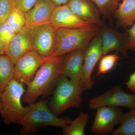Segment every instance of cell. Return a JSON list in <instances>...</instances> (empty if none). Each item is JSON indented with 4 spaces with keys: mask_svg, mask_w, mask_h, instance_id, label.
Instances as JSON below:
<instances>
[{
    "mask_svg": "<svg viewBox=\"0 0 135 135\" xmlns=\"http://www.w3.org/2000/svg\"><path fill=\"white\" fill-rule=\"evenodd\" d=\"M15 64L5 54L0 55V93L13 79Z\"/></svg>",
    "mask_w": 135,
    "mask_h": 135,
    "instance_id": "cell-18",
    "label": "cell"
},
{
    "mask_svg": "<svg viewBox=\"0 0 135 135\" xmlns=\"http://www.w3.org/2000/svg\"><path fill=\"white\" fill-rule=\"evenodd\" d=\"M114 16L118 27L131 26L135 23V0H122Z\"/></svg>",
    "mask_w": 135,
    "mask_h": 135,
    "instance_id": "cell-17",
    "label": "cell"
},
{
    "mask_svg": "<svg viewBox=\"0 0 135 135\" xmlns=\"http://www.w3.org/2000/svg\"><path fill=\"white\" fill-rule=\"evenodd\" d=\"M2 104L1 100V98H0V112L2 110Z\"/></svg>",
    "mask_w": 135,
    "mask_h": 135,
    "instance_id": "cell-31",
    "label": "cell"
},
{
    "mask_svg": "<svg viewBox=\"0 0 135 135\" xmlns=\"http://www.w3.org/2000/svg\"><path fill=\"white\" fill-rule=\"evenodd\" d=\"M88 114L81 112L75 119L69 124L64 126L62 129L64 135H84L85 128L89 120Z\"/></svg>",
    "mask_w": 135,
    "mask_h": 135,
    "instance_id": "cell-19",
    "label": "cell"
},
{
    "mask_svg": "<svg viewBox=\"0 0 135 135\" xmlns=\"http://www.w3.org/2000/svg\"><path fill=\"white\" fill-rule=\"evenodd\" d=\"M50 23L56 29L91 28L97 26L81 19L71 10L67 4L56 6Z\"/></svg>",
    "mask_w": 135,
    "mask_h": 135,
    "instance_id": "cell-11",
    "label": "cell"
},
{
    "mask_svg": "<svg viewBox=\"0 0 135 135\" xmlns=\"http://www.w3.org/2000/svg\"><path fill=\"white\" fill-rule=\"evenodd\" d=\"M103 56L112 51L121 53L123 56L127 55L128 34L127 31L120 32L115 29L104 26L101 32Z\"/></svg>",
    "mask_w": 135,
    "mask_h": 135,
    "instance_id": "cell-12",
    "label": "cell"
},
{
    "mask_svg": "<svg viewBox=\"0 0 135 135\" xmlns=\"http://www.w3.org/2000/svg\"><path fill=\"white\" fill-rule=\"evenodd\" d=\"M6 23L12 27L16 33L19 32L26 25L24 13L14 6Z\"/></svg>",
    "mask_w": 135,
    "mask_h": 135,
    "instance_id": "cell-21",
    "label": "cell"
},
{
    "mask_svg": "<svg viewBox=\"0 0 135 135\" xmlns=\"http://www.w3.org/2000/svg\"><path fill=\"white\" fill-rule=\"evenodd\" d=\"M14 6L13 0H0V26L7 22Z\"/></svg>",
    "mask_w": 135,
    "mask_h": 135,
    "instance_id": "cell-25",
    "label": "cell"
},
{
    "mask_svg": "<svg viewBox=\"0 0 135 135\" xmlns=\"http://www.w3.org/2000/svg\"><path fill=\"white\" fill-rule=\"evenodd\" d=\"M85 90L80 80H69L62 74L57 81L49 107L57 116L69 108H80L83 100L82 94Z\"/></svg>",
    "mask_w": 135,
    "mask_h": 135,
    "instance_id": "cell-3",
    "label": "cell"
},
{
    "mask_svg": "<svg viewBox=\"0 0 135 135\" xmlns=\"http://www.w3.org/2000/svg\"><path fill=\"white\" fill-rule=\"evenodd\" d=\"M47 59L33 50L29 51L15 63L13 79L27 86L32 80L37 70Z\"/></svg>",
    "mask_w": 135,
    "mask_h": 135,
    "instance_id": "cell-8",
    "label": "cell"
},
{
    "mask_svg": "<svg viewBox=\"0 0 135 135\" xmlns=\"http://www.w3.org/2000/svg\"><path fill=\"white\" fill-rule=\"evenodd\" d=\"M27 25L31 32L32 50L44 58L53 55L57 49L56 28L50 23Z\"/></svg>",
    "mask_w": 135,
    "mask_h": 135,
    "instance_id": "cell-6",
    "label": "cell"
},
{
    "mask_svg": "<svg viewBox=\"0 0 135 135\" xmlns=\"http://www.w3.org/2000/svg\"><path fill=\"white\" fill-rule=\"evenodd\" d=\"M15 7L23 13H26L33 7L36 0H13Z\"/></svg>",
    "mask_w": 135,
    "mask_h": 135,
    "instance_id": "cell-26",
    "label": "cell"
},
{
    "mask_svg": "<svg viewBox=\"0 0 135 135\" xmlns=\"http://www.w3.org/2000/svg\"><path fill=\"white\" fill-rule=\"evenodd\" d=\"M31 50V32L26 25L22 31L16 34L6 49L5 54L15 64L19 57Z\"/></svg>",
    "mask_w": 135,
    "mask_h": 135,
    "instance_id": "cell-15",
    "label": "cell"
},
{
    "mask_svg": "<svg viewBox=\"0 0 135 135\" xmlns=\"http://www.w3.org/2000/svg\"><path fill=\"white\" fill-rule=\"evenodd\" d=\"M120 58L118 53L103 56L99 62L97 75H102L110 71Z\"/></svg>",
    "mask_w": 135,
    "mask_h": 135,
    "instance_id": "cell-23",
    "label": "cell"
},
{
    "mask_svg": "<svg viewBox=\"0 0 135 135\" xmlns=\"http://www.w3.org/2000/svg\"><path fill=\"white\" fill-rule=\"evenodd\" d=\"M125 84L131 92L135 93V71L130 75L128 80Z\"/></svg>",
    "mask_w": 135,
    "mask_h": 135,
    "instance_id": "cell-28",
    "label": "cell"
},
{
    "mask_svg": "<svg viewBox=\"0 0 135 135\" xmlns=\"http://www.w3.org/2000/svg\"><path fill=\"white\" fill-rule=\"evenodd\" d=\"M56 7L52 0H36L33 7L25 15L27 25L50 23Z\"/></svg>",
    "mask_w": 135,
    "mask_h": 135,
    "instance_id": "cell-16",
    "label": "cell"
},
{
    "mask_svg": "<svg viewBox=\"0 0 135 135\" xmlns=\"http://www.w3.org/2000/svg\"><path fill=\"white\" fill-rule=\"evenodd\" d=\"M120 126L113 130V135H135V109L123 113Z\"/></svg>",
    "mask_w": 135,
    "mask_h": 135,
    "instance_id": "cell-20",
    "label": "cell"
},
{
    "mask_svg": "<svg viewBox=\"0 0 135 135\" xmlns=\"http://www.w3.org/2000/svg\"><path fill=\"white\" fill-rule=\"evenodd\" d=\"M91 131L97 135L112 132L114 127L120 123L123 113L118 107L103 106L97 109Z\"/></svg>",
    "mask_w": 135,
    "mask_h": 135,
    "instance_id": "cell-10",
    "label": "cell"
},
{
    "mask_svg": "<svg viewBox=\"0 0 135 135\" xmlns=\"http://www.w3.org/2000/svg\"><path fill=\"white\" fill-rule=\"evenodd\" d=\"M65 56H52L47 58L27 85L23 96L25 102L28 104L33 103L39 97L48 92L62 74V64Z\"/></svg>",
    "mask_w": 135,
    "mask_h": 135,
    "instance_id": "cell-1",
    "label": "cell"
},
{
    "mask_svg": "<svg viewBox=\"0 0 135 135\" xmlns=\"http://www.w3.org/2000/svg\"><path fill=\"white\" fill-rule=\"evenodd\" d=\"M103 56L100 32L92 39L84 53L83 72L80 81L85 90L91 89L94 86V82L91 79L92 72L97 63Z\"/></svg>",
    "mask_w": 135,
    "mask_h": 135,
    "instance_id": "cell-9",
    "label": "cell"
},
{
    "mask_svg": "<svg viewBox=\"0 0 135 135\" xmlns=\"http://www.w3.org/2000/svg\"><path fill=\"white\" fill-rule=\"evenodd\" d=\"M128 34V46L129 50L135 51V23L127 31Z\"/></svg>",
    "mask_w": 135,
    "mask_h": 135,
    "instance_id": "cell-27",
    "label": "cell"
},
{
    "mask_svg": "<svg viewBox=\"0 0 135 135\" xmlns=\"http://www.w3.org/2000/svg\"><path fill=\"white\" fill-rule=\"evenodd\" d=\"M52 1L54 4L57 6L66 4L70 0H52Z\"/></svg>",
    "mask_w": 135,
    "mask_h": 135,
    "instance_id": "cell-29",
    "label": "cell"
},
{
    "mask_svg": "<svg viewBox=\"0 0 135 135\" xmlns=\"http://www.w3.org/2000/svg\"><path fill=\"white\" fill-rule=\"evenodd\" d=\"M87 47L75 50L65 55L62 64V74L73 80H80L83 72L84 53Z\"/></svg>",
    "mask_w": 135,
    "mask_h": 135,
    "instance_id": "cell-14",
    "label": "cell"
},
{
    "mask_svg": "<svg viewBox=\"0 0 135 135\" xmlns=\"http://www.w3.org/2000/svg\"><path fill=\"white\" fill-rule=\"evenodd\" d=\"M23 84L13 79L0 93L2 106L0 114L6 125L19 124L29 110V105L24 107L21 103L22 97L26 92Z\"/></svg>",
    "mask_w": 135,
    "mask_h": 135,
    "instance_id": "cell-4",
    "label": "cell"
},
{
    "mask_svg": "<svg viewBox=\"0 0 135 135\" xmlns=\"http://www.w3.org/2000/svg\"><path fill=\"white\" fill-rule=\"evenodd\" d=\"M101 30V27L98 26L91 28L56 29L57 49L52 56L65 55L72 51L88 47Z\"/></svg>",
    "mask_w": 135,
    "mask_h": 135,
    "instance_id": "cell-5",
    "label": "cell"
},
{
    "mask_svg": "<svg viewBox=\"0 0 135 135\" xmlns=\"http://www.w3.org/2000/svg\"><path fill=\"white\" fill-rule=\"evenodd\" d=\"M29 105V110L18 124L22 126L20 130L21 135L31 134L46 126L62 128L72 120L67 116L59 118L53 113L47 99H41Z\"/></svg>",
    "mask_w": 135,
    "mask_h": 135,
    "instance_id": "cell-2",
    "label": "cell"
},
{
    "mask_svg": "<svg viewBox=\"0 0 135 135\" xmlns=\"http://www.w3.org/2000/svg\"><path fill=\"white\" fill-rule=\"evenodd\" d=\"M88 106L93 110L103 106L124 107L135 110V95L127 94L120 85H116L102 95L90 99Z\"/></svg>",
    "mask_w": 135,
    "mask_h": 135,
    "instance_id": "cell-7",
    "label": "cell"
},
{
    "mask_svg": "<svg viewBox=\"0 0 135 135\" xmlns=\"http://www.w3.org/2000/svg\"><path fill=\"white\" fill-rule=\"evenodd\" d=\"M5 53H6V50L0 42V55L5 54Z\"/></svg>",
    "mask_w": 135,
    "mask_h": 135,
    "instance_id": "cell-30",
    "label": "cell"
},
{
    "mask_svg": "<svg viewBox=\"0 0 135 135\" xmlns=\"http://www.w3.org/2000/svg\"></svg>",
    "mask_w": 135,
    "mask_h": 135,
    "instance_id": "cell-32",
    "label": "cell"
},
{
    "mask_svg": "<svg viewBox=\"0 0 135 135\" xmlns=\"http://www.w3.org/2000/svg\"><path fill=\"white\" fill-rule=\"evenodd\" d=\"M16 33L6 22L0 26V42L6 50Z\"/></svg>",
    "mask_w": 135,
    "mask_h": 135,
    "instance_id": "cell-24",
    "label": "cell"
},
{
    "mask_svg": "<svg viewBox=\"0 0 135 135\" xmlns=\"http://www.w3.org/2000/svg\"><path fill=\"white\" fill-rule=\"evenodd\" d=\"M66 4L75 15L84 21L101 27L104 26L101 19V12L90 0H70Z\"/></svg>",
    "mask_w": 135,
    "mask_h": 135,
    "instance_id": "cell-13",
    "label": "cell"
},
{
    "mask_svg": "<svg viewBox=\"0 0 135 135\" xmlns=\"http://www.w3.org/2000/svg\"><path fill=\"white\" fill-rule=\"evenodd\" d=\"M98 8L101 15L107 18L114 16L121 0H90Z\"/></svg>",
    "mask_w": 135,
    "mask_h": 135,
    "instance_id": "cell-22",
    "label": "cell"
}]
</instances>
